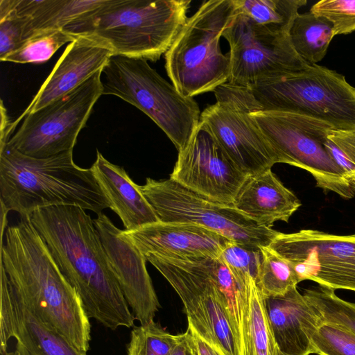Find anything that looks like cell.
<instances>
[{"instance_id":"f35d334b","label":"cell","mask_w":355,"mask_h":355,"mask_svg":"<svg viewBox=\"0 0 355 355\" xmlns=\"http://www.w3.org/2000/svg\"><path fill=\"white\" fill-rule=\"evenodd\" d=\"M1 355H18V354L15 351H13V352H7Z\"/></svg>"},{"instance_id":"277c9868","label":"cell","mask_w":355,"mask_h":355,"mask_svg":"<svg viewBox=\"0 0 355 355\" xmlns=\"http://www.w3.org/2000/svg\"><path fill=\"white\" fill-rule=\"evenodd\" d=\"M189 0H105L62 30L96 40L113 55L156 61L185 24Z\"/></svg>"},{"instance_id":"7402d4cb","label":"cell","mask_w":355,"mask_h":355,"mask_svg":"<svg viewBox=\"0 0 355 355\" xmlns=\"http://www.w3.org/2000/svg\"><path fill=\"white\" fill-rule=\"evenodd\" d=\"M269 322L279 348L284 355H311L313 349L302 326L318 315L297 289L284 295L264 297Z\"/></svg>"},{"instance_id":"4fadbf2b","label":"cell","mask_w":355,"mask_h":355,"mask_svg":"<svg viewBox=\"0 0 355 355\" xmlns=\"http://www.w3.org/2000/svg\"><path fill=\"white\" fill-rule=\"evenodd\" d=\"M288 261L300 282L311 280L333 290L355 291V235L314 230L279 232L268 245Z\"/></svg>"},{"instance_id":"e0dca14e","label":"cell","mask_w":355,"mask_h":355,"mask_svg":"<svg viewBox=\"0 0 355 355\" xmlns=\"http://www.w3.org/2000/svg\"><path fill=\"white\" fill-rule=\"evenodd\" d=\"M16 340L18 355H87L47 325L9 286L1 265L0 352Z\"/></svg>"},{"instance_id":"4316f807","label":"cell","mask_w":355,"mask_h":355,"mask_svg":"<svg viewBox=\"0 0 355 355\" xmlns=\"http://www.w3.org/2000/svg\"><path fill=\"white\" fill-rule=\"evenodd\" d=\"M262 260L256 284L264 297L284 295L300 283L291 264L269 246L260 248Z\"/></svg>"},{"instance_id":"d590c367","label":"cell","mask_w":355,"mask_h":355,"mask_svg":"<svg viewBox=\"0 0 355 355\" xmlns=\"http://www.w3.org/2000/svg\"><path fill=\"white\" fill-rule=\"evenodd\" d=\"M187 331L193 342L197 355H221L210 344L199 336L191 327Z\"/></svg>"},{"instance_id":"8fae6325","label":"cell","mask_w":355,"mask_h":355,"mask_svg":"<svg viewBox=\"0 0 355 355\" xmlns=\"http://www.w3.org/2000/svg\"><path fill=\"white\" fill-rule=\"evenodd\" d=\"M102 70L78 87L28 114L7 143L19 153L46 158L73 150L78 135L102 95Z\"/></svg>"},{"instance_id":"ba28073f","label":"cell","mask_w":355,"mask_h":355,"mask_svg":"<svg viewBox=\"0 0 355 355\" xmlns=\"http://www.w3.org/2000/svg\"><path fill=\"white\" fill-rule=\"evenodd\" d=\"M182 300L188 327L221 355H241L240 336L227 301L213 275L215 257L144 255Z\"/></svg>"},{"instance_id":"3957f363","label":"cell","mask_w":355,"mask_h":355,"mask_svg":"<svg viewBox=\"0 0 355 355\" xmlns=\"http://www.w3.org/2000/svg\"><path fill=\"white\" fill-rule=\"evenodd\" d=\"M0 201L1 208L21 216L57 205L76 206L97 215L110 208L91 168L76 165L73 150L34 158L8 144L0 146Z\"/></svg>"},{"instance_id":"5b68a950","label":"cell","mask_w":355,"mask_h":355,"mask_svg":"<svg viewBox=\"0 0 355 355\" xmlns=\"http://www.w3.org/2000/svg\"><path fill=\"white\" fill-rule=\"evenodd\" d=\"M214 93L216 98L232 101L249 113H293L324 121L335 129H355V87L344 76L317 64L249 87L226 83Z\"/></svg>"},{"instance_id":"6da1fadb","label":"cell","mask_w":355,"mask_h":355,"mask_svg":"<svg viewBox=\"0 0 355 355\" xmlns=\"http://www.w3.org/2000/svg\"><path fill=\"white\" fill-rule=\"evenodd\" d=\"M31 220L60 271L76 291L88 318L105 327H132L135 318L112 270L94 220L76 206L33 212Z\"/></svg>"},{"instance_id":"ac0fdd59","label":"cell","mask_w":355,"mask_h":355,"mask_svg":"<svg viewBox=\"0 0 355 355\" xmlns=\"http://www.w3.org/2000/svg\"><path fill=\"white\" fill-rule=\"evenodd\" d=\"M112 55V51L101 43L78 36L67 45L29 105L12 122L13 129L28 114L70 92L96 72L103 70Z\"/></svg>"},{"instance_id":"d6986e66","label":"cell","mask_w":355,"mask_h":355,"mask_svg":"<svg viewBox=\"0 0 355 355\" xmlns=\"http://www.w3.org/2000/svg\"><path fill=\"white\" fill-rule=\"evenodd\" d=\"M123 232L144 255L170 258L220 257L223 248L232 241L217 232L189 223L159 221Z\"/></svg>"},{"instance_id":"e575fe53","label":"cell","mask_w":355,"mask_h":355,"mask_svg":"<svg viewBox=\"0 0 355 355\" xmlns=\"http://www.w3.org/2000/svg\"><path fill=\"white\" fill-rule=\"evenodd\" d=\"M28 19L8 16L0 19V60L17 49L24 41V28Z\"/></svg>"},{"instance_id":"484cf974","label":"cell","mask_w":355,"mask_h":355,"mask_svg":"<svg viewBox=\"0 0 355 355\" xmlns=\"http://www.w3.org/2000/svg\"><path fill=\"white\" fill-rule=\"evenodd\" d=\"M236 10L254 24L276 32L289 33L306 0H234Z\"/></svg>"},{"instance_id":"5bb4252c","label":"cell","mask_w":355,"mask_h":355,"mask_svg":"<svg viewBox=\"0 0 355 355\" xmlns=\"http://www.w3.org/2000/svg\"><path fill=\"white\" fill-rule=\"evenodd\" d=\"M247 178L199 123L189 143L178 151L169 178L214 201L233 206Z\"/></svg>"},{"instance_id":"44dd1931","label":"cell","mask_w":355,"mask_h":355,"mask_svg":"<svg viewBox=\"0 0 355 355\" xmlns=\"http://www.w3.org/2000/svg\"><path fill=\"white\" fill-rule=\"evenodd\" d=\"M233 206L259 224L272 228L277 221L288 222L301 202L269 169L248 176Z\"/></svg>"},{"instance_id":"83f0119b","label":"cell","mask_w":355,"mask_h":355,"mask_svg":"<svg viewBox=\"0 0 355 355\" xmlns=\"http://www.w3.org/2000/svg\"><path fill=\"white\" fill-rule=\"evenodd\" d=\"M313 354L318 355H355V334L345 327L322 322L309 321L303 324Z\"/></svg>"},{"instance_id":"d4e9b609","label":"cell","mask_w":355,"mask_h":355,"mask_svg":"<svg viewBox=\"0 0 355 355\" xmlns=\"http://www.w3.org/2000/svg\"><path fill=\"white\" fill-rule=\"evenodd\" d=\"M104 2L105 0H42L35 13L26 23L23 39L41 32L63 29Z\"/></svg>"},{"instance_id":"74e56055","label":"cell","mask_w":355,"mask_h":355,"mask_svg":"<svg viewBox=\"0 0 355 355\" xmlns=\"http://www.w3.org/2000/svg\"><path fill=\"white\" fill-rule=\"evenodd\" d=\"M170 355H197L189 331L182 334Z\"/></svg>"},{"instance_id":"f1b7e54d","label":"cell","mask_w":355,"mask_h":355,"mask_svg":"<svg viewBox=\"0 0 355 355\" xmlns=\"http://www.w3.org/2000/svg\"><path fill=\"white\" fill-rule=\"evenodd\" d=\"M302 295L321 321L345 327L355 334V303L340 298L334 290L320 285L305 289Z\"/></svg>"},{"instance_id":"d6a6232c","label":"cell","mask_w":355,"mask_h":355,"mask_svg":"<svg viewBox=\"0 0 355 355\" xmlns=\"http://www.w3.org/2000/svg\"><path fill=\"white\" fill-rule=\"evenodd\" d=\"M324 145L355 196V129L330 130Z\"/></svg>"},{"instance_id":"1f68e13d","label":"cell","mask_w":355,"mask_h":355,"mask_svg":"<svg viewBox=\"0 0 355 355\" xmlns=\"http://www.w3.org/2000/svg\"><path fill=\"white\" fill-rule=\"evenodd\" d=\"M220 258L232 273L239 289L245 286L248 275L252 276L256 282L262 260L260 248L230 241L222 250Z\"/></svg>"},{"instance_id":"ffe728a7","label":"cell","mask_w":355,"mask_h":355,"mask_svg":"<svg viewBox=\"0 0 355 355\" xmlns=\"http://www.w3.org/2000/svg\"><path fill=\"white\" fill-rule=\"evenodd\" d=\"M91 170L107 199L110 209L121 220L125 230L132 231L157 223L153 208L123 167L114 164L97 150Z\"/></svg>"},{"instance_id":"8d00e7d4","label":"cell","mask_w":355,"mask_h":355,"mask_svg":"<svg viewBox=\"0 0 355 355\" xmlns=\"http://www.w3.org/2000/svg\"><path fill=\"white\" fill-rule=\"evenodd\" d=\"M1 125H0V146L6 144L13 133L12 122H10L7 114L6 109L1 100Z\"/></svg>"},{"instance_id":"ab89813d","label":"cell","mask_w":355,"mask_h":355,"mask_svg":"<svg viewBox=\"0 0 355 355\" xmlns=\"http://www.w3.org/2000/svg\"><path fill=\"white\" fill-rule=\"evenodd\" d=\"M355 235V234H354Z\"/></svg>"},{"instance_id":"9c48e42d","label":"cell","mask_w":355,"mask_h":355,"mask_svg":"<svg viewBox=\"0 0 355 355\" xmlns=\"http://www.w3.org/2000/svg\"><path fill=\"white\" fill-rule=\"evenodd\" d=\"M160 222L189 223L241 245L268 246L279 232L252 220L234 206L214 201L168 178L139 185Z\"/></svg>"},{"instance_id":"7a4b0ae2","label":"cell","mask_w":355,"mask_h":355,"mask_svg":"<svg viewBox=\"0 0 355 355\" xmlns=\"http://www.w3.org/2000/svg\"><path fill=\"white\" fill-rule=\"evenodd\" d=\"M1 265L10 288L47 325L87 353L91 325L81 300L54 261L30 216L5 232Z\"/></svg>"},{"instance_id":"30bf717a","label":"cell","mask_w":355,"mask_h":355,"mask_svg":"<svg viewBox=\"0 0 355 355\" xmlns=\"http://www.w3.org/2000/svg\"><path fill=\"white\" fill-rule=\"evenodd\" d=\"M274 150L278 163L288 164L309 172L316 186L352 198L345 175L324 147L330 124L306 116L274 111L250 112Z\"/></svg>"},{"instance_id":"7c38bea8","label":"cell","mask_w":355,"mask_h":355,"mask_svg":"<svg viewBox=\"0 0 355 355\" xmlns=\"http://www.w3.org/2000/svg\"><path fill=\"white\" fill-rule=\"evenodd\" d=\"M222 37L230 46V75L227 83L231 85L249 87L301 72L310 64L295 51L289 33L259 26L236 8Z\"/></svg>"},{"instance_id":"836d02e7","label":"cell","mask_w":355,"mask_h":355,"mask_svg":"<svg viewBox=\"0 0 355 355\" xmlns=\"http://www.w3.org/2000/svg\"><path fill=\"white\" fill-rule=\"evenodd\" d=\"M310 11L332 23L334 36L355 31V0H321Z\"/></svg>"},{"instance_id":"cb8c5ba5","label":"cell","mask_w":355,"mask_h":355,"mask_svg":"<svg viewBox=\"0 0 355 355\" xmlns=\"http://www.w3.org/2000/svg\"><path fill=\"white\" fill-rule=\"evenodd\" d=\"M334 37L332 23L311 11L299 13L289 31V37L295 51L304 61L311 64H315L323 59Z\"/></svg>"},{"instance_id":"8992f818","label":"cell","mask_w":355,"mask_h":355,"mask_svg":"<svg viewBox=\"0 0 355 355\" xmlns=\"http://www.w3.org/2000/svg\"><path fill=\"white\" fill-rule=\"evenodd\" d=\"M234 12V0L203 1L165 53L167 75L183 96L214 92L228 81L230 60L220 40Z\"/></svg>"},{"instance_id":"603a6c76","label":"cell","mask_w":355,"mask_h":355,"mask_svg":"<svg viewBox=\"0 0 355 355\" xmlns=\"http://www.w3.org/2000/svg\"><path fill=\"white\" fill-rule=\"evenodd\" d=\"M240 312L241 355H284L275 340L265 298L250 275L240 289Z\"/></svg>"},{"instance_id":"52a82bcc","label":"cell","mask_w":355,"mask_h":355,"mask_svg":"<svg viewBox=\"0 0 355 355\" xmlns=\"http://www.w3.org/2000/svg\"><path fill=\"white\" fill-rule=\"evenodd\" d=\"M101 83L102 94L116 96L146 114L178 151L199 125L198 103L181 94L144 59L112 55L102 70Z\"/></svg>"},{"instance_id":"4dcf8cb0","label":"cell","mask_w":355,"mask_h":355,"mask_svg":"<svg viewBox=\"0 0 355 355\" xmlns=\"http://www.w3.org/2000/svg\"><path fill=\"white\" fill-rule=\"evenodd\" d=\"M180 334L173 335L153 321L140 324L131 331L128 355H170Z\"/></svg>"},{"instance_id":"2e32d148","label":"cell","mask_w":355,"mask_h":355,"mask_svg":"<svg viewBox=\"0 0 355 355\" xmlns=\"http://www.w3.org/2000/svg\"><path fill=\"white\" fill-rule=\"evenodd\" d=\"M94 223L135 320L140 324L153 321L160 304L147 271L144 255L105 214L97 215Z\"/></svg>"},{"instance_id":"f546056e","label":"cell","mask_w":355,"mask_h":355,"mask_svg":"<svg viewBox=\"0 0 355 355\" xmlns=\"http://www.w3.org/2000/svg\"><path fill=\"white\" fill-rule=\"evenodd\" d=\"M77 38L62 29L38 33L24 40L3 62H40L48 60L64 44Z\"/></svg>"},{"instance_id":"9a60e30c","label":"cell","mask_w":355,"mask_h":355,"mask_svg":"<svg viewBox=\"0 0 355 355\" xmlns=\"http://www.w3.org/2000/svg\"><path fill=\"white\" fill-rule=\"evenodd\" d=\"M199 123L247 176L271 169L278 163L274 150L250 113L235 103L217 99L200 114Z\"/></svg>"}]
</instances>
